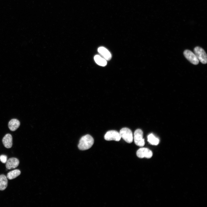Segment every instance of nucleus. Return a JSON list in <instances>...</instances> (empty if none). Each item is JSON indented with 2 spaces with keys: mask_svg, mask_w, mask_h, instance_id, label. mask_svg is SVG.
I'll return each mask as SVG.
<instances>
[{
  "mask_svg": "<svg viewBox=\"0 0 207 207\" xmlns=\"http://www.w3.org/2000/svg\"><path fill=\"white\" fill-rule=\"evenodd\" d=\"M94 142V140L93 137L87 134L81 138L78 147L81 150H87L92 146Z\"/></svg>",
  "mask_w": 207,
  "mask_h": 207,
  "instance_id": "obj_1",
  "label": "nucleus"
},
{
  "mask_svg": "<svg viewBox=\"0 0 207 207\" xmlns=\"http://www.w3.org/2000/svg\"><path fill=\"white\" fill-rule=\"evenodd\" d=\"M194 53L199 61L203 64H206L207 62V54L202 48L197 46L194 49Z\"/></svg>",
  "mask_w": 207,
  "mask_h": 207,
  "instance_id": "obj_2",
  "label": "nucleus"
},
{
  "mask_svg": "<svg viewBox=\"0 0 207 207\" xmlns=\"http://www.w3.org/2000/svg\"><path fill=\"white\" fill-rule=\"evenodd\" d=\"M119 133L122 138L126 142L131 143L133 139V135L131 131L127 128H123L120 131Z\"/></svg>",
  "mask_w": 207,
  "mask_h": 207,
  "instance_id": "obj_3",
  "label": "nucleus"
},
{
  "mask_svg": "<svg viewBox=\"0 0 207 207\" xmlns=\"http://www.w3.org/2000/svg\"><path fill=\"white\" fill-rule=\"evenodd\" d=\"M143 133L141 130L138 129L134 133V139L135 144L140 147L143 146L145 144L144 139L143 138Z\"/></svg>",
  "mask_w": 207,
  "mask_h": 207,
  "instance_id": "obj_4",
  "label": "nucleus"
},
{
  "mask_svg": "<svg viewBox=\"0 0 207 207\" xmlns=\"http://www.w3.org/2000/svg\"><path fill=\"white\" fill-rule=\"evenodd\" d=\"M104 138L107 141L114 140L119 141L121 139L120 133L115 130H110L108 131L105 134Z\"/></svg>",
  "mask_w": 207,
  "mask_h": 207,
  "instance_id": "obj_5",
  "label": "nucleus"
},
{
  "mask_svg": "<svg viewBox=\"0 0 207 207\" xmlns=\"http://www.w3.org/2000/svg\"><path fill=\"white\" fill-rule=\"evenodd\" d=\"M137 156L140 158H150L153 155L152 152L149 149L145 147H141L138 149L137 152Z\"/></svg>",
  "mask_w": 207,
  "mask_h": 207,
  "instance_id": "obj_6",
  "label": "nucleus"
},
{
  "mask_svg": "<svg viewBox=\"0 0 207 207\" xmlns=\"http://www.w3.org/2000/svg\"><path fill=\"white\" fill-rule=\"evenodd\" d=\"M185 57L191 63L194 65H197L199 61L194 53L189 50H185L183 52Z\"/></svg>",
  "mask_w": 207,
  "mask_h": 207,
  "instance_id": "obj_7",
  "label": "nucleus"
},
{
  "mask_svg": "<svg viewBox=\"0 0 207 207\" xmlns=\"http://www.w3.org/2000/svg\"><path fill=\"white\" fill-rule=\"evenodd\" d=\"M6 163V168L8 169H11L17 167L19 164V161L16 158H12L7 160Z\"/></svg>",
  "mask_w": 207,
  "mask_h": 207,
  "instance_id": "obj_8",
  "label": "nucleus"
},
{
  "mask_svg": "<svg viewBox=\"0 0 207 207\" xmlns=\"http://www.w3.org/2000/svg\"><path fill=\"white\" fill-rule=\"evenodd\" d=\"M2 141L3 145L6 148H11L12 145V135L9 134H6L3 138Z\"/></svg>",
  "mask_w": 207,
  "mask_h": 207,
  "instance_id": "obj_9",
  "label": "nucleus"
},
{
  "mask_svg": "<svg viewBox=\"0 0 207 207\" xmlns=\"http://www.w3.org/2000/svg\"><path fill=\"white\" fill-rule=\"evenodd\" d=\"M98 51L105 60H109L111 59L112 55L110 53L105 47H99L98 49Z\"/></svg>",
  "mask_w": 207,
  "mask_h": 207,
  "instance_id": "obj_10",
  "label": "nucleus"
},
{
  "mask_svg": "<svg viewBox=\"0 0 207 207\" xmlns=\"http://www.w3.org/2000/svg\"><path fill=\"white\" fill-rule=\"evenodd\" d=\"M20 125V121L16 119L11 120L8 124V128L12 131H16L19 128Z\"/></svg>",
  "mask_w": 207,
  "mask_h": 207,
  "instance_id": "obj_11",
  "label": "nucleus"
},
{
  "mask_svg": "<svg viewBox=\"0 0 207 207\" xmlns=\"http://www.w3.org/2000/svg\"><path fill=\"white\" fill-rule=\"evenodd\" d=\"M7 177L4 175H0V190H4L7 185Z\"/></svg>",
  "mask_w": 207,
  "mask_h": 207,
  "instance_id": "obj_12",
  "label": "nucleus"
},
{
  "mask_svg": "<svg viewBox=\"0 0 207 207\" xmlns=\"http://www.w3.org/2000/svg\"><path fill=\"white\" fill-rule=\"evenodd\" d=\"M94 59L96 63L99 66H104L107 64L106 60L99 55H95L94 56Z\"/></svg>",
  "mask_w": 207,
  "mask_h": 207,
  "instance_id": "obj_13",
  "label": "nucleus"
},
{
  "mask_svg": "<svg viewBox=\"0 0 207 207\" xmlns=\"http://www.w3.org/2000/svg\"><path fill=\"white\" fill-rule=\"evenodd\" d=\"M147 141L150 144L154 145H158L159 142V139L152 133L148 135Z\"/></svg>",
  "mask_w": 207,
  "mask_h": 207,
  "instance_id": "obj_14",
  "label": "nucleus"
},
{
  "mask_svg": "<svg viewBox=\"0 0 207 207\" xmlns=\"http://www.w3.org/2000/svg\"><path fill=\"white\" fill-rule=\"evenodd\" d=\"M20 173L21 172L19 170H15L9 172L7 174V177L9 179H12L19 176Z\"/></svg>",
  "mask_w": 207,
  "mask_h": 207,
  "instance_id": "obj_15",
  "label": "nucleus"
},
{
  "mask_svg": "<svg viewBox=\"0 0 207 207\" xmlns=\"http://www.w3.org/2000/svg\"><path fill=\"white\" fill-rule=\"evenodd\" d=\"M0 160L3 163H5L7 160V156L5 155H1L0 156Z\"/></svg>",
  "mask_w": 207,
  "mask_h": 207,
  "instance_id": "obj_16",
  "label": "nucleus"
}]
</instances>
